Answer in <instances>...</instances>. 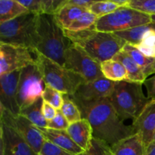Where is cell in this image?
Here are the masks:
<instances>
[{"mask_svg": "<svg viewBox=\"0 0 155 155\" xmlns=\"http://www.w3.org/2000/svg\"><path fill=\"white\" fill-rule=\"evenodd\" d=\"M74 101L79 107L82 118L90 123L93 139L105 144L109 148L136 133L132 126L125 125L118 117L108 98L93 101Z\"/></svg>", "mask_w": 155, "mask_h": 155, "instance_id": "6da1fadb", "label": "cell"}, {"mask_svg": "<svg viewBox=\"0 0 155 155\" xmlns=\"http://www.w3.org/2000/svg\"><path fill=\"white\" fill-rule=\"evenodd\" d=\"M39 43L36 51L64 67L67 50L73 45L54 15L42 14L38 18Z\"/></svg>", "mask_w": 155, "mask_h": 155, "instance_id": "7a4b0ae2", "label": "cell"}, {"mask_svg": "<svg viewBox=\"0 0 155 155\" xmlns=\"http://www.w3.org/2000/svg\"><path fill=\"white\" fill-rule=\"evenodd\" d=\"M39 15L27 12L12 21L0 24V42L24 47L34 52L39 43Z\"/></svg>", "mask_w": 155, "mask_h": 155, "instance_id": "3957f363", "label": "cell"}, {"mask_svg": "<svg viewBox=\"0 0 155 155\" xmlns=\"http://www.w3.org/2000/svg\"><path fill=\"white\" fill-rule=\"evenodd\" d=\"M108 98L123 121L136 119L151 101L145 97L142 83L127 81L116 82L113 92Z\"/></svg>", "mask_w": 155, "mask_h": 155, "instance_id": "277c9868", "label": "cell"}, {"mask_svg": "<svg viewBox=\"0 0 155 155\" xmlns=\"http://www.w3.org/2000/svg\"><path fill=\"white\" fill-rule=\"evenodd\" d=\"M33 54L45 84L64 95H73L79 86L86 82L83 77L37 51Z\"/></svg>", "mask_w": 155, "mask_h": 155, "instance_id": "5b68a950", "label": "cell"}, {"mask_svg": "<svg viewBox=\"0 0 155 155\" xmlns=\"http://www.w3.org/2000/svg\"><path fill=\"white\" fill-rule=\"evenodd\" d=\"M151 22V15L129 6H123L109 15L98 18L95 26L97 31L117 33Z\"/></svg>", "mask_w": 155, "mask_h": 155, "instance_id": "8992f818", "label": "cell"}, {"mask_svg": "<svg viewBox=\"0 0 155 155\" xmlns=\"http://www.w3.org/2000/svg\"><path fill=\"white\" fill-rule=\"evenodd\" d=\"M127 42L114 33L95 31L86 41L80 44L91 57L100 64L113 59L121 51Z\"/></svg>", "mask_w": 155, "mask_h": 155, "instance_id": "52a82bcc", "label": "cell"}, {"mask_svg": "<svg viewBox=\"0 0 155 155\" xmlns=\"http://www.w3.org/2000/svg\"><path fill=\"white\" fill-rule=\"evenodd\" d=\"M45 84L36 63L21 70L18 101L21 111L42 98Z\"/></svg>", "mask_w": 155, "mask_h": 155, "instance_id": "ba28073f", "label": "cell"}, {"mask_svg": "<svg viewBox=\"0 0 155 155\" xmlns=\"http://www.w3.org/2000/svg\"><path fill=\"white\" fill-rule=\"evenodd\" d=\"M64 67L79 74L86 82L104 77L101 64L92 58L82 47L73 44L65 53Z\"/></svg>", "mask_w": 155, "mask_h": 155, "instance_id": "9c48e42d", "label": "cell"}, {"mask_svg": "<svg viewBox=\"0 0 155 155\" xmlns=\"http://www.w3.org/2000/svg\"><path fill=\"white\" fill-rule=\"evenodd\" d=\"M0 110L1 122L12 127L39 155L45 141L41 130L22 115H14L2 107Z\"/></svg>", "mask_w": 155, "mask_h": 155, "instance_id": "30bf717a", "label": "cell"}, {"mask_svg": "<svg viewBox=\"0 0 155 155\" xmlns=\"http://www.w3.org/2000/svg\"><path fill=\"white\" fill-rule=\"evenodd\" d=\"M27 48L0 42V76L21 71L36 63Z\"/></svg>", "mask_w": 155, "mask_h": 155, "instance_id": "8fae6325", "label": "cell"}, {"mask_svg": "<svg viewBox=\"0 0 155 155\" xmlns=\"http://www.w3.org/2000/svg\"><path fill=\"white\" fill-rule=\"evenodd\" d=\"M0 133V154L38 155L10 126L1 122Z\"/></svg>", "mask_w": 155, "mask_h": 155, "instance_id": "7c38bea8", "label": "cell"}, {"mask_svg": "<svg viewBox=\"0 0 155 155\" xmlns=\"http://www.w3.org/2000/svg\"><path fill=\"white\" fill-rule=\"evenodd\" d=\"M20 74L21 71H17L0 76V107L6 109L14 115L21 114L18 101V86Z\"/></svg>", "mask_w": 155, "mask_h": 155, "instance_id": "4fadbf2b", "label": "cell"}, {"mask_svg": "<svg viewBox=\"0 0 155 155\" xmlns=\"http://www.w3.org/2000/svg\"><path fill=\"white\" fill-rule=\"evenodd\" d=\"M114 86L115 82L102 77L90 82H84L79 86L75 93L71 96L74 99L80 101L107 98L111 95Z\"/></svg>", "mask_w": 155, "mask_h": 155, "instance_id": "5bb4252c", "label": "cell"}, {"mask_svg": "<svg viewBox=\"0 0 155 155\" xmlns=\"http://www.w3.org/2000/svg\"><path fill=\"white\" fill-rule=\"evenodd\" d=\"M132 127L135 133L140 135L146 149L152 142L155 133V100H151L145 105L137 117L133 120Z\"/></svg>", "mask_w": 155, "mask_h": 155, "instance_id": "9a60e30c", "label": "cell"}, {"mask_svg": "<svg viewBox=\"0 0 155 155\" xmlns=\"http://www.w3.org/2000/svg\"><path fill=\"white\" fill-rule=\"evenodd\" d=\"M67 132L83 151L90 149L93 140V130L88 120L82 118L80 121L70 124Z\"/></svg>", "mask_w": 155, "mask_h": 155, "instance_id": "2e32d148", "label": "cell"}, {"mask_svg": "<svg viewBox=\"0 0 155 155\" xmlns=\"http://www.w3.org/2000/svg\"><path fill=\"white\" fill-rule=\"evenodd\" d=\"M44 137L46 140L60 147L62 149L71 153L74 155H80L83 151L79 145L74 142L67 130H54L50 129L41 130Z\"/></svg>", "mask_w": 155, "mask_h": 155, "instance_id": "e0dca14e", "label": "cell"}, {"mask_svg": "<svg viewBox=\"0 0 155 155\" xmlns=\"http://www.w3.org/2000/svg\"><path fill=\"white\" fill-rule=\"evenodd\" d=\"M114 155H145V147L140 135H132L122 139L110 148Z\"/></svg>", "mask_w": 155, "mask_h": 155, "instance_id": "ac0fdd59", "label": "cell"}, {"mask_svg": "<svg viewBox=\"0 0 155 155\" xmlns=\"http://www.w3.org/2000/svg\"><path fill=\"white\" fill-rule=\"evenodd\" d=\"M113 59L120 62L124 65L128 74L129 82L143 84L144 82L147 79L146 76L144 74L142 68L129 54L121 50L114 57Z\"/></svg>", "mask_w": 155, "mask_h": 155, "instance_id": "d6986e66", "label": "cell"}, {"mask_svg": "<svg viewBox=\"0 0 155 155\" xmlns=\"http://www.w3.org/2000/svg\"><path fill=\"white\" fill-rule=\"evenodd\" d=\"M101 69L103 76L113 82H129L128 74L120 62L114 59L105 61L101 63Z\"/></svg>", "mask_w": 155, "mask_h": 155, "instance_id": "ffe728a7", "label": "cell"}, {"mask_svg": "<svg viewBox=\"0 0 155 155\" xmlns=\"http://www.w3.org/2000/svg\"><path fill=\"white\" fill-rule=\"evenodd\" d=\"M86 11L88 10L69 4L68 1V3L63 6L54 16L59 26L64 30H67L77 18Z\"/></svg>", "mask_w": 155, "mask_h": 155, "instance_id": "44dd1931", "label": "cell"}, {"mask_svg": "<svg viewBox=\"0 0 155 155\" xmlns=\"http://www.w3.org/2000/svg\"><path fill=\"white\" fill-rule=\"evenodd\" d=\"M29 12L16 0H0V24L12 21Z\"/></svg>", "mask_w": 155, "mask_h": 155, "instance_id": "7402d4cb", "label": "cell"}, {"mask_svg": "<svg viewBox=\"0 0 155 155\" xmlns=\"http://www.w3.org/2000/svg\"><path fill=\"white\" fill-rule=\"evenodd\" d=\"M42 102H43L42 98H39L33 104L21 110V114H20L24 117L28 119L32 124H34L39 130L47 129V123H48V121L45 119L43 114H42Z\"/></svg>", "mask_w": 155, "mask_h": 155, "instance_id": "603a6c76", "label": "cell"}, {"mask_svg": "<svg viewBox=\"0 0 155 155\" xmlns=\"http://www.w3.org/2000/svg\"><path fill=\"white\" fill-rule=\"evenodd\" d=\"M122 51L129 54L138 64V65L143 71L146 77L152 74V68L155 58L146 57L134 45L129 43H127L124 45Z\"/></svg>", "mask_w": 155, "mask_h": 155, "instance_id": "cb8c5ba5", "label": "cell"}, {"mask_svg": "<svg viewBox=\"0 0 155 155\" xmlns=\"http://www.w3.org/2000/svg\"><path fill=\"white\" fill-rule=\"evenodd\" d=\"M60 110L70 124L82 120L81 112L71 95H64V102Z\"/></svg>", "mask_w": 155, "mask_h": 155, "instance_id": "d4e9b609", "label": "cell"}, {"mask_svg": "<svg viewBox=\"0 0 155 155\" xmlns=\"http://www.w3.org/2000/svg\"><path fill=\"white\" fill-rule=\"evenodd\" d=\"M98 18V17L92 12L86 11L78 18H77L67 30L71 31H82V30H89L95 27Z\"/></svg>", "mask_w": 155, "mask_h": 155, "instance_id": "484cf974", "label": "cell"}, {"mask_svg": "<svg viewBox=\"0 0 155 155\" xmlns=\"http://www.w3.org/2000/svg\"><path fill=\"white\" fill-rule=\"evenodd\" d=\"M44 101L51 104L57 110H61L64 102V94L45 85L42 96Z\"/></svg>", "mask_w": 155, "mask_h": 155, "instance_id": "4316f807", "label": "cell"}, {"mask_svg": "<svg viewBox=\"0 0 155 155\" xmlns=\"http://www.w3.org/2000/svg\"><path fill=\"white\" fill-rule=\"evenodd\" d=\"M120 8L114 1H95L89 8V12H92L98 18L105 16L114 12Z\"/></svg>", "mask_w": 155, "mask_h": 155, "instance_id": "83f0119b", "label": "cell"}, {"mask_svg": "<svg viewBox=\"0 0 155 155\" xmlns=\"http://www.w3.org/2000/svg\"><path fill=\"white\" fill-rule=\"evenodd\" d=\"M64 31L67 37L72 42L73 44L80 45L84 41H86L89 36H92L96 31V29H95V26L89 30H82V31H71L68 30H64Z\"/></svg>", "mask_w": 155, "mask_h": 155, "instance_id": "f1b7e54d", "label": "cell"}, {"mask_svg": "<svg viewBox=\"0 0 155 155\" xmlns=\"http://www.w3.org/2000/svg\"><path fill=\"white\" fill-rule=\"evenodd\" d=\"M128 6L150 15H155V0H130Z\"/></svg>", "mask_w": 155, "mask_h": 155, "instance_id": "f546056e", "label": "cell"}, {"mask_svg": "<svg viewBox=\"0 0 155 155\" xmlns=\"http://www.w3.org/2000/svg\"><path fill=\"white\" fill-rule=\"evenodd\" d=\"M70 124L60 110H58L57 114L51 120L47 123V129L54 130H67Z\"/></svg>", "mask_w": 155, "mask_h": 155, "instance_id": "4dcf8cb0", "label": "cell"}, {"mask_svg": "<svg viewBox=\"0 0 155 155\" xmlns=\"http://www.w3.org/2000/svg\"><path fill=\"white\" fill-rule=\"evenodd\" d=\"M68 0H42L43 14L54 15L68 3Z\"/></svg>", "mask_w": 155, "mask_h": 155, "instance_id": "1f68e13d", "label": "cell"}, {"mask_svg": "<svg viewBox=\"0 0 155 155\" xmlns=\"http://www.w3.org/2000/svg\"><path fill=\"white\" fill-rule=\"evenodd\" d=\"M39 155H74L45 139Z\"/></svg>", "mask_w": 155, "mask_h": 155, "instance_id": "d6a6232c", "label": "cell"}, {"mask_svg": "<svg viewBox=\"0 0 155 155\" xmlns=\"http://www.w3.org/2000/svg\"><path fill=\"white\" fill-rule=\"evenodd\" d=\"M23 6L27 9L29 12L36 14V15H42L43 14V8H42V0H23L18 1Z\"/></svg>", "mask_w": 155, "mask_h": 155, "instance_id": "836d02e7", "label": "cell"}, {"mask_svg": "<svg viewBox=\"0 0 155 155\" xmlns=\"http://www.w3.org/2000/svg\"><path fill=\"white\" fill-rule=\"evenodd\" d=\"M105 144L102 143L100 141L93 139L92 145L90 149L84 151L80 155H104V148Z\"/></svg>", "mask_w": 155, "mask_h": 155, "instance_id": "e575fe53", "label": "cell"}, {"mask_svg": "<svg viewBox=\"0 0 155 155\" xmlns=\"http://www.w3.org/2000/svg\"><path fill=\"white\" fill-rule=\"evenodd\" d=\"M42 112L45 119L47 121H49L55 117V115L57 114L58 110L52 107L51 104L43 101L42 106Z\"/></svg>", "mask_w": 155, "mask_h": 155, "instance_id": "d590c367", "label": "cell"}, {"mask_svg": "<svg viewBox=\"0 0 155 155\" xmlns=\"http://www.w3.org/2000/svg\"><path fill=\"white\" fill-rule=\"evenodd\" d=\"M134 46L138 48L146 57L155 58V45H145V44L140 42Z\"/></svg>", "mask_w": 155, "mask_h": 155, "instance_id": "8d00e7d4", "label": "cell"}, {"mask_svg": "<svg viewBox=\"0 0 155 155\" xmlns=\"http://www.w3.org/2000/svg\"><path fill=\"white\" fill-rule=\"evenodd\" d=\"M147 89L148 98L150 100H155V74L145 80L143 83Z\"/></svg>", "mask_w": 155, "mask_h": 155, "instance_id": "74e56055", "label": "cell"}, {"mask_svg": "<svg viewBox=\"0 0 155 155\" xmlns=\"http://www.w3.org/2000/svg\"><path fill=\"white\" fill-rule=\"evenodd\" d=\"M95 2V1H89V0H68V3L71 5L82 8L86 10H89L91 6Z\"/></svg>", "mask_w": 155, "mask_h": 155, "instance_id": "f35d334b", "label": "cell"}, {"mask_svg": "<svg viewBox=\"0 0 155 155\" xmlns=\"http://www.w3.org/2000/svg\"><path fill=\"white\" fill-rule=\"evenodd\" d=\"M145 155H155V145L151 143L145 149Z\"/></svg>", "mask_w": 155, "mask_h": 155, "instance_id": "ab89813d", "label": "cell"}, {"mask_svg": "<svg viewBox=\"0 0 155 155\" xmlns=\"http://www.w3.org/2000/svg\"><path fill=\"white\" fill-rule=\"evenodd\" d=\"M104 155H114L113 154L111 151H110V148L108 146H107L106 145H104Z\"/></svg>", "mask_w": 155, "mask_h": 155, "instance_id": "60d3db41", "label": "cell"}, {"mask_svg": "<svg viewBox=\"0 0 155 155\" xmlns=\"http://www.w3.org/2000/svg\"><path fill=\"white\" fill-rule=\"evenodd\" d=\"M152 74H155V59H154V64H153V68H152Z\"/></svg>", "mask_w": 155, "mask_h": 155, "instance_id": "b9f144b4", "label": "cell"}, {"mask_svg": "<svg viewBox=\"0 0 155 155\" xmlns=\"http://www.w3.org/2000/svg\"><path fill=\"white\" fill-rule=\"evenodd\" d=\"M151 21L152 22L155 23V15H151Z\"/></svg>", "mask_w": 155, "mask_h": 155, "instance_id": "7bdbcfd3", "label": "cell"}, {"mask_svg": "<svg viewBox=\"0 0 155 155\" xmlns=\"http://www.w3.org/2000/svg\"><path fill=\"white\" fill-rule=\"evenodd\" d=\"M151 143L154 144V145H155V133H154V137H153V140H152V142H151Z\"/></svg>", "mask_w": 155, "mask_h": 155, "instance_id": "ee69618b", "label": "cell"}, {"mask_svg": "<svg viewBox=\"0 0 155 155\" xmlns=\"http://www.w3.org/2000/svg\"><path fill=\"white\" fill-rule=\"evenodd\" d=\"M0 155H2V154H0Z\"/></svg>", "mask_w": 155, "mask_h": 155, "instance_id": "f6af8a7d", "label": "cell"}]
</instances>
